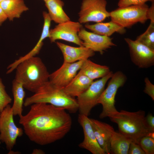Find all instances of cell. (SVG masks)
<instances>
[{
    "mask_svg": "<svg viewBox=\"0 0 154 154\" xmlns=\"http://www.w3.org/2000/svg\"><path fill=\"white\" fill-rule=\"evenodd\" d=\"M66 110L49 104H34L27 114L19 117V123L30 141L47 145L62 139L70 131L72 120Z\"/></svg>",
    "mask_w": 154,
    "mask_h": 154,
    "instance_id": "obj_1",
    "label": "cell"
},
{
    "mask_svg": "<svg viewBox=\"0 0 154 154\" xmlns=\"http://www.w3.org/2000/svg\"><path fill=\"white\" fill-rule=\"evenodd\" d=\"M39 103L62 108L71 113H75L78 110L76 99L49 80L40 86L33 95L27 97L23 105L27 107Z\"/></svg>",
    "mask_w": 154,
    "mask_h": 154,
    "instance_id": "obj_2",
    "label": "cell"
},
{
    "mask_svg": "<svg viewBox=\"0 0 154 154\" xmlns=\"http://www.w3.org/2000/svg\"><path fill=\"white\" fill-rule=\"evenodd\" d=\"M15 79L21 82L24 88L35 93L49 80V74L41 59L34 56L19 64L16 67Z\"/></svg>",
    "mask_w": 154,
    "mask_h": 154,
    "instance_id": "obj_3",
    "label": "cell"
},
{
    "mask_svg": "<svg viewBox=\"0 0 154 154\" xmlns=\"http://www.w3.org/2000/svg\"><path fill=\"white\" fill-rule=\"evenodd\" d=\"M144 111L131 112L121 110L110 116L111 121L117 124L118 132L132 141L138 143L145 136L154 134L149 130L145 120Z\"/></svg>",
    "mask_w": 154,
    "mask_h": 154,
    "instance_id": "obj_4",
    "label": "cell"
},
{
    "mask_svg": "<svg viewBox=\"0 0 154 154\" xmlns=\"http://www.w3.org/2000/svg\"><path fill=\"white\" fill-rule=\"evenodd\" d=\"M149 9L146 3L119 7L110 12V17L121 27L129 28L138 23H144L149 19Z\"/></svg>",
    "mask_w": 154,
    "mask_h": 154,
    "instance_id": "obj_5",
    "label": "cell"
},
{
    "mask_svg": "<svg viewBox=\"0 0 154 154\" xmlns=\"http://www.w3.org/2000/svg\"><path fill=\"white\" fill-rule=\"evenodd\" d=\"M110 79L107 87L98 102L102 106V111L99 116L101 119L109 117L118 112L115 106V96L118 89L124 84L127 78L123 72L119 71L113 73Z\"/></svg>",
    "mask_w": 154,
    "mask_h": 154,
    "instance_id": "obj_6",
    "label": "cell"
},
{
    "mask_svg": "<svg viewBox=\"0 0 154 154\" xmlns=\"http://www.w3.org/2000/svg\"><path fill=\"white\" fill-rule=\"evenodd\" d=\"M113 73L111 71L100 79L93 81L85 91L77 97L79 114L88 116L92 109L98 104L106 84Z\"/></svg>",
    "mask_w": 154,
    "mask_h": 154,
    "instance_id": "obj_7",
    "label": "cell"
},
{
    "mask_svg": "<svg viewBox=\"0 0 154 154\" xmlns=\"http://www.w3.org/2000/svg\"><path fill=\"white\" fill-rule=\"evenodd\" d=\"M13 116L9 104L1 112L0 115V140L5 144L9 151L13 149L17 138L22 136L24 132L21 128L15 125Z\"/></svg>",
    "mask_w": 154,
    "mask_h": 154,
    "instance_id": "obj_8",
    "label": "cell"
},
{
    "mask_svg": "<svg viewBox=\"0 0 154 154\" xmlns=\"http://www.w3.org/2000/svg\"><path fill=\"white\" fill-rule=\"evenodd\" d=\"M107 4L106 0H83L78 13L79 22H101L110 17V13L106 9Z\"/></svg>",
    "mask_w": 154,
    "mask_h": 154,
    "instance_id": "obj_9",
    "label": "cell"
},
{
    "mask_svg": "<svg viewBox=\"0 0 154 154\" xmlns=\"http://www.w3.org/2000/svg\"><path fill=\"white\" fill-rule=\"evenodd\" d=\"M81 24L69 20L58 24L50 30L49 38L51 42L62 40L83 46L82 41L78 36V33L82 27Z\"/></svg>",
    "mask_w": 154,
    "mask_h": 154,
    "instance_id": "obj_10",
    "label": "cell"
},
{
    "mask_svg": "<svg viewBox=\"0 0 154 154\" xmlns=\"http://www.w3.org/2000/svg\"><path fill=\"white\" fill-rule=\"evenodd\" d=\"M129 50L132 62L139 68H147L154 64V50H153L136 40L125 38Z\"/></svg>",
    "mask_w": 154,
    "mask_h": 154,
    "instance_id": "obj_11",
    "label": "cell"
},
{
    "mask_svg": "<svg viewBox=\"0 0 154 154\" xmlns=\"http://www.w3.org/2000/svg\"><path fill=\"white\" fill-rule=\"evenodd\" d=\"M78 36L82 41L83 46L101 54L111 47L116 46L110 37L88 32L82 27L78 33Z\"/></svg>",
    "mask_w": 154,
    "mask_h": 154,
    "instance_id": "obj_12",
    "label": "cell"
},
{
    "mask_svg": "<svg viewBox=\"0 0 154 154\" xmlns=\"http://www.w3.org/2000/svg\"><path fill=\"white\" fill-rule=\"evenodd\" d=\"M84 60L73 63L64 62L59 68L50 74L49 81L58 87L63 88L76 76Z\"/></svg>",
    "mask_w": 154,
    "mask_h": 154,
    "instance_id": "obj_13",
    "label": "cell"
},
{
    "mask_svg": "<svg viewBox=\"0 0 154 154\" xmlns=\"http://www.w3.org/2000/svg\"><path fill=\"white\" fill-rule=\"evenodd\" d=\"M78 121L83 129L84 138L79 147L87 150L93 154H106L100 146L95 135L90 118L79 114Z\"/></svg>",
    "mask_w": 154,
    "mask_h": 154,
    "instance_id": "obj_14",
    "label": "cell"
},
{
    "mask_svg": "<svg viewBox=\"0 0 154 154\" xmlns=\"http://www.w3.org/2000/svg\"><path fill=\"white\" fill-rule=\"evenodd\" d=\"M94 132L100 146L106 154H110V142L115 131L110 124L98 120L90 118Z\"/></svg>",
    "mask_w": 154,
    "mask_h": 154,
    "instance_id": "obj_15",
    "label": "cell"
},
{
    "mask_svg": "<svg viewBox=\"0 0 154 154\" xmlns=\"http://www.w3.org/2000/svg\"><path fill=\"white\" fill-rule=\"evenodd\" d=\"M56 44L62 53L64 62L73 63L84 60L95 54L94 52L84 46L74 47L58 42Z\"/></svg>",
    "mask_w": 154,
    "mask_h": 154,
    "instance_id": "obj_16",
    "label": "cell"
},
{
    "mask_svg": "<svg viewBox=\"0 0 154 154\" xmlns=\"http://www.w3.org/2000/svg\"><path fill=\"white\" fill-rule=\"evenodd\" d=\"M44 22L42 32L40 37L34 48L28 53L23 56L20 57L10 64L11 68L14 70L18 65L22 61L38 54L43 44L44 40L49 36L50 27L51 20L48 13L46 12L43 13Z\"/></svg>",
    "mask_w": 154,
    "mask_h": 154,
    "instance_id": "obj_17",
    "label": "cell"
},
{
    "mask_svg": "<svg viewBox=\"0 0 154 154\" xmlns=\"http://www.w3.org/2000/svg\"><path fill=\"white\" fill-rule=\"evenodd\" d=\"M93 81L79 71L71 82L63 89L69 96L77 97L85 91Z\"/></svg>",
    "mask_w": 154,
    "mask_h": 154,
    "instance_id": "obj_18",
    "label": "cell"
},
{
    "mask_svg": "<svg viewBox=\"0 0 154 154\" xmlns=\"http://www.w3.org/2000/svg\"><path fill=\"white\" fill-rule=\"evenodd\" d=\"M85 27L96 34L110 37L115 33L123 34L125 28L111 21L106 23L98 22L92 25L86 24Z\"/></svg>",
    "mask_w": 154,
    "mask_h": 154,
    "instance_id": "obj_19",
    "label": "cell"
},
{
    "mask_svg": "<svg viewBox=\"0 0 154 154\" xmlns=\"http://www.w3.org/2000/svg\"><path fill=\"white\" fill-rule=\"evenodd\" d=\"M80 71L93 80L104 76L111 71L108 66L97 64L88 59L84 61Z\"/></svg>",
    "mask_w": 154,
    "mask_h": 154,
    "instance_id": "obj_20",
    "label": "cell"
},
{
    "mask_svg": "<svg viewBox=\"0 0 154 154\" xmlns=\"http://www.w3.org/2000/svg\"><path fill=\"white\" fill-rule=\"evenodd\" d=\"M0 5L11 21L19 18L23 13L29 9L23 0H4Z\"/></svg>",
    "mask_w": 154,
    "mask_h": 154,
    "instance_id": "obj_21",
    "label": "cell"
},
{
    "mask_svg": "<svg viewBox=\"0 0 154 154\" xmlns=\"http://www.w3.org/2000/svg\"><path fill=\"white\" fill-rule=\"evenodd\" d=\"M45 3L51 21L59 24L70 20L63 9L64 3L61 0H48Z\"/></svg>",
    "mask_w": 154,
    "mask_h": 154,
    "instance_id": "obj_22",
    "label": "cell"
},
{
    "mask_svg": "<svg viewBox=\"0 0 154 154\" xmlns=\"http://www.w3.org/2000/svg\"><path fill=\"white\" fill-rule=\"evenodd\" d=\"M23 84L15 79L12 83V92L13 103L11 107L14 116L20 117L22 115L24 100L25 93Z\"/></svg>",
    "mask_w": 154,
    "mask_h": 154,
    "instance_id": "obj_23",
    "label": "cell"
},
{
    "mask_svg": "<svg viewBox=\"0 0 154 154\" xmlns=\"http://www.w3.org/2000/svg\"><path fill=\"white\" fill-rule=\"evenodd\" d=\"M131 140L119 132H114L110 142V153L128 154Z\"/></svg>",
    "mask_w": 154,
    "mask_h": 154,
    "instance_id": "obj_24",
    "label": "cell"
},
{
    "mask_svg": "<svg viewBox=\"0 0 154 154\" xmlns=\"http://www.w3.org/2000/svg\"><path fill=\"white\" fill-rule=\"evenodd\" d=\"M136 40L150 48L154 50V22L150 21L145 31L138 36Z\"/></svg>",
    "mask_w": 154,
    "mask_h": 154,
    "instance_id": "obj_25",
    "label": "cell"
},
{
    "mask_svg": "<svg viewBox=\"0 0 154 154\" xmlns=\"http://www.w3.org/2000/svg\"><path fill=\"white\" fill-rule=\"evenodd\" d=\"M138 143L145 154H154V134L142 137L139 140Z\"/></svg>",
    "mask_w": 154,
    "mask_h": 154,
    "instance_id": "obj_26",
    "label": "cell"
},
{
    "mask_svg": "<svg viewBox=\"0 0 154 154\" xmlns=\"http://www.w3.org/2000/svg\"><path fill=\"white\" fill-rule=\"evenodd\" d=\"M12 99L7 92L5 86L0 78V111L1 112L4 108L10 104Z\"/></svg>",
    "mask_w": 154,
    "mask_h": 154,
    "instance_id": "obj_27",
    "label": "cell"
},
{
    "mask_svg": "<svg viewBox=\"0 0 154 154\" xmlns=\"http://www.w3.org/2000/svg\"><path fill=\"white\" fill-rule=\"evenodd\" d=\"M154 0H119L118 3L119 7H123L131 5H141L147 1L154 2Z\"/></svg>",
    "mask_w": 154,
    "mask_h": 154,
    "instance_id": "obj_28",
    "label": "cell"
},
{
    "mask_svg": "<svg viewBox=\"0 0 154 154\" xmlns=\"http://www.w3.org/2000/svg\"><path fill=\"white\" fill-rule=\"evenodd\" d=\"M145 87L144 92L148 95L153 101L154 100V85L150 81L148 78L144 79Z\"/></svg>",
    "mask_w": 154,
    "mask_h": 154,
    "instance_id": "obj_29",
    "label": "cell"
},
{
    "mask_svg": "<svg viewBox=\"0 0 154 154\" xmlns=\"http://www.w3.org/2000/svg\"><path fill=\"white\" fill-rule=\"evenodd\" d=\"M128 154H145V153L138 143L134 142H131L129 147Z\"/></svg>",
    "mask_w": 154,
    "mask_h": 154,
    "instance_id": "obj_30",
    "label": "cell"
},
{
    "mask_svg": "<svg viewBox=\"0 0 154 154\" xmlns=\"http://www.w3.org/2000/svg\"><path fill=\"white\" fill-rule=\"evenodd\" d=\"M145 120L147 126L151 132H154V117L151 113L145 117Z\"/></svg>",
    "mask_w": 154,
    "mask_h": 154,
    "instance_id": "obj_31",
    "label": "cell"
},
{
    "mask_svg": "<svg viewBox=\"0 0 154 154\" xmlns=\"http://www.w3.org/2000/svg\"><path fill=\"white\" fill-rule=\"evenodd\" d=\"M149 19L150 20V21L154 22V2L152 3L151 6L149 7L148 10Z\"/></svg>",
    "mask_w": 154,
    "mask_h": 154,
    "instance_id": "obj_32",
    "label": "cell"
},
{
    "mask_svg": "<svg viewBox=\"0 0 154 154\" xmlns=\"http://www.w3.org/2000/svg\"><path fill=\"white\" fill-rule=\"evenodd\" d=\"M7 19L6 14L0 5V26Z\"/></svg>",
    "mask_w": 154,
    "mask_h": 154,
    "instance_id": "obj_33",
    "label": "cell"
},
{
    "mask_svg": "<svg viewBox=\"0 0 154 154\" xmlns=\"http://www.w3.org/2000/svg\"><path fill=\"white\" fill-rule=\"evenodd\" d=\"M45 152L42 150L38 149H33L32 154H44Z\"/></svg>",
    "mask_w": 154,
    "mask_h": 154,
    "instance_id": "obj_34",
    "label": "cell"
},
{
    "mask_svg": "<svg viewBox=\"0 0 154 154\" xmlns=\"http://www.w3.org/2000/svg\"><path fill=\"white\" fill-rule=\"evenodd\" d=\"M21 153L18 151H12V150L9 151L8 154H19Z\"/></svg>",
    "mask_w": 154,
    "mask_h": 154,
    "instance_id": "obj_35",
    "label": "cell"
},
{
    "mask_svg": "<svg viewBox=\"0 0 154 154\" xmlns=\"http://www.w3.org/2000/svg\"><path fill=\"white\" fill-rule=\"evenodd\" d=\"M4 0H0V3Z\"/></svg>",
    "mask_w": 154,
    "mask_h": 154,
    "instance_id": "obj_36",
    "label": "cell"
},
{
    "mask_svg": "<svg viewBox=\"0 0 154 154\" xmlns=\"http://www.w3.org/2000/svg\"><path fill=\"white\" fill-rule=\"evenodd\" d=\"M45 2L46 1H47L48 0H43Z\"/></svg>",
    "mask_w": 154,
    "mask_h": 154,
    "instance_id": "obj_37",
    "label": "cell"
},
{
    "mask_svg": "<svg viewBox=\"0 0 154 154\" xmlns=\"http://www.w3.org/2000/svg\"><path fill=\"white\" fill-rule=\"evenodd\" d=\"M1 143V141L0 140V144Z\"/></svg>",
    "mask_w": 154,
    "mask_h": 154,
    "instance_id": "obj_38",
    "label": "cell"
},
{
    "mask_svg": "<svg viewBox=\"0 0 154 154\" xmlns=\"http://www.w3.org/2000/svg\"><path fill=\"white\" fill-rule=\"evenodd\" d=\"M1 113V112L0 111V115Z\"/></svg>",
    "mask_w": 154,
    "mask_h": 154,
    "instance_id": "obj_39",
    "label": "cell"
}]
</instances>
